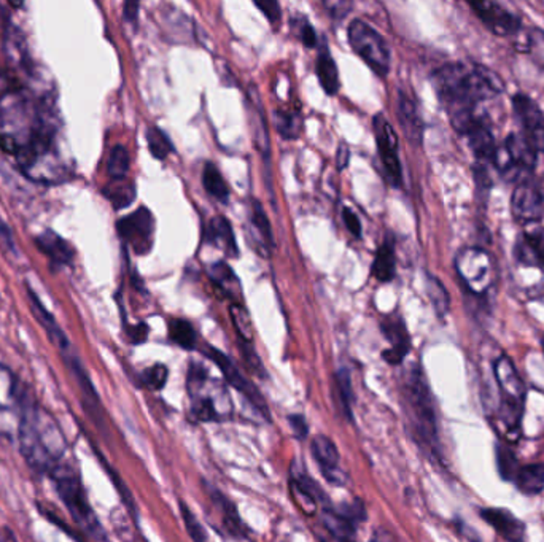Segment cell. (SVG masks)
I'll use <instances>...</instances> for the list:
<instances>
[{"label": "cell", "mask_w": 544, "mask_h": 542, "mask_svg": "<svg viewBox=\"0 0 544 542\" xmlns=\"http://www.w3.org/2000/svg\"><path fill=\"white\" fill-rule=\"evenodd\" d=\"M145 137H147L148 150L156 160H166L169 154L174 152L172 142H171L168 135L162 133L160 127H148Z\"/></svg>", "instance_id": "obj_40"}, {"label": "cell", "mask_w": 544, "mask_h": 542, "mask_svg": "<svg viewBox=\"0 0 544 542\" xmlns=\"http://www.w3.org/2000/svg\"><path fill=\"white\" fill-rule=\"evenodd\" d=\"M169 339L177 344L179 347L185 350H195L196 331L189 320L183 318H172L169 322Z\"/></svg>", "instance_id": "obj_36"}, {"label": "cell", "mask_w": 544, "mask_h": 542, "mask_svg": "<svg viewBox=\"0 0 544 542\" xmlns=\"http://www.w3.org/2000/svg\"><path fill=\"white\" fill-rule=\"evenodd\" d=\"M350 47L379 77L390 72V48L383 35L366 21L354 20L349 24Z\"/></svg>", "instance_id": "obj_7"}, {"label": "cell", "mask_w": 544, "mask_h": 542, "mask_svg": "<svg viewBox=\"0 0 544 542\" xmlns=\"http://www.w3.org/2000/svg\"><path fill=\"white\" fill-rule=\"evenodd\" d=\"M481 519L508 542H524L525 525L508 509H481Z\"/></svg>", "instance_id": "obj_21"}, {"label": "cell", "mask_w": 544, "mask_h": 542, "mask_svg": "<svg viewBox=\"0 0 544 542\" xmlns=\"http://www.w3.org/2000/svg\"><path fill=\"white\" fill-rule=\"evenodd\" d=\"M512 107L522 124V137L539 153L544 152V112L529 96L518 93L512 97Z\"/></svg>", "instance_id": "obj_12"}, {"label": "cell", "mask_w": 544, "mask_h": 542, "mask_svg": "<svg viewBox=\"0 0 544 542\" xmlns=\"http://www.w3.org/2000/svg\"><path fill=\"white\" fill-rule=\"evenodd\" d=\"M131 168V156L123 145H115L108 154L107 174L112 180H124Z\"/></svg>", "instance_id": "obj_38"}, {"label": "cell", "mask_w": 544, "mask_h": 542, "mask_svg": "<svg viewBox=\"0 0 544 542\" xmlns=\"http://www.w3.org/2000/svg\"><path fill=\"white\" fill-rule=\"evenodd\" d=\"M373 126H374L379 156H381V161L385 169V174L393 187L400 188L401 180H403V170H401V162L398 156L397 133L383 114H377L374 116Z\"/></svg>", "instance_id": "obj_11"}, {"label": "cell", "mask_w": 544, "mask_h": 542, "mask_svg": "<svg viewBox=\"0 0 544 542\" xmlns=\"http://www.w3.org/2000/svg\"><path fill=\"white\" fill-rule=\"evenodd\" d=\"M335 404L346 420H354V390L349 369H337L335 374Z\"/></svg>", "instance_id": "obj_29"}, {"label": "cell", "mask_w": 544, "mask_h": 542, "mask_svg": "<svg viewBox=\"0 0 544 542\" xmlns=\"http://www.w3.org/2000/svg\"><path fill=\"white\" fill-rule=\"evenodd\" d=\"M10 400L18 416V444L21 455L35 474L48 475L62 462L66 439L58 422L39 404L31 387L10 375Z\"/></svg>", "instance_id": "obj_1"}, {"label": "cell", "mask_w": 544, "mask_h": 542, "mask_svg": "<svg viewBox=\"0 0 544 542\" xmlns=\"http://www.w3.org/2000/svg\"><path fill=\"white\" fill-rule=\"evenodd\" d=\"M121 239L131 245L135 253L148 254L155 242V216L147 207H139L116 223Z\"/></svg>", "instance_id": "obj_10"}, {"label": "cell", "mask_w": 544, "mask_h": 542, "mask_svg": "<svg viewBox=\"0 0 544 542\" xmlns=\"http://www.w3.org/2000/svg\"><path fill=\"white\" fill-rule=\"evenodd\" d=\"M310 452L316 460L323 477L333 485H344L347 482V474L341 468V455L335 442L327 436L318 435L310 442Z\"/></svg>", "instance_id": "obj_16"}, {"label": "cell", "mask_w": 544, "mask_h": 542, "mask_svg": "<svg viewBox=\"0 0 544 542\" xmlns=\"http://www.w3.org/2000/svg\"><path fill=\"white\" fill-rule=\"evenodd\" d=\"M383 335L390 347L383 350V358L392 366H398L410 352V335L403 318L397 314L385 315L381 322Z\"/></svg>", "instance_id": "obj_15"}, {"label": "cell", "mask_w": 544, "mask_h": 542, "mask_svg": "<svg viewBox=\"0 0 544 542\" xmlns=\"http://www.w3.org/2000/svg\"><path fill=\"white\" fill-rule=\"evenodd\" d=\"M343 220L346 228L349 229L350 234L360 239L362 237V223L358 220V216L350 208L346 207L343 210Z\"/></svg>", "instance_id": "obj_51"}, {"label": "cell", "mask_w": 544, "mask_h": 542, "mask_svg": "<svg viewBox=\"0 0 544 542\" xmlns=\"http://www.w3.org/2000/svg\"><path fill=\"white\" fill-rule=\"evenodd\" d=\"M370 542H379V541H377V539H371Z\"/></svg>", "instance_id": "obj_59"}, {"label": "cell", "mask_w": 544, "mask_h": 542, "mask_svg": "<svg viewBox=\"0 0 544 542\" xmlns=\"http://www.w3.org/2000/svg\"><path fill=\"white\" fill-rule=\"evenodd\" d=\"M397 112L406 139L414 145H420L423 139L422 116L414 99L404 91H398Z\"/></svg>", "instance_id": "obj_23"}, {"label": "cell", "mask_w": 544, "mask_h": 542, "mask_svg": "<svg viewBox=\"0 0 544 542\" xmlns=\"http://www.w3.org/2000/svg\"><path fill=\"white\" fill-rule=\"evenodd\" d=\"M289 423L290 428L293 431V435L296 436V439H306L308 435H309V425H308V420H306V417L301 416V414H293V416H289Z\"/></svg>", "instance_id": "obj_50"}, {"label": "cell", "mask_w": 544, "mask_h": 542, "mask_svg": "<svg viewBox=\"0 0 544 542\" xmlns=\"http://www.w3.org/2000/svg\"><path fill=\"white\" fill-rule=\"evenodd\" d=\"M350 160V150L344 142L339 143V148H337V166L339 170H344V169L347 168V164H349Z\"/></svg>", "instance_id": "obj_55"}, {"label": "cell", "mask_w": 544, "mask_h": 542, "mask_svg": "<svg viewBox=\"0 0 544 542\" xmlns=\"http://www.w3.org/2000/svg\"><path fill=\"white\" fill-rule=\"evenodd\" d=\"M316 72L323 91L328 96L337 94V91H339V72H337V62L333 60V56L329 54L327 45L322 47L320 53L317 56Z\"/></svg>", "instance_id": "obj_31"}, {"label": "cell", "mask_w": 544, "mask_h": 542, "mask_svg": "<svg viewBox=\"0 0 544 542\" xmlns=\"http://www.w3.org/2000/svg\"><path fill=\"white\" fill-rule=\"evenodd\" d=\"M169 369L166 364H153L141 374L142 385L152 391H160L168 383Z\"/></svg>", "instance_id": "obj_44"}, {"label": "cell", "mask_w": 544, "mask_h": 542, "mask_svg": "<svg viewBox=\"0 0 544 542\" xmlns=\"http://www.w3.org/2000/svg\"><path fill=\"white\" fill-rule=\"evenodd\" d=\"M514 256L522 266L544 271V228L525 231L519 235Z\"/></svg>", "instance_id": "obj_22"}, {"label": "cell", "mask_w": 544, "mask_h": 542, "mask_svg": "<svg viewBox=\"0 0 544 542\" xmlns=\"http://www.w3.org/2000/svg\"><path fill=\"white\" fill-rule=\"evenodd\" d=\"M204 355L216 363L217 368L222 371L225 381H228L229 385L237 393H241L256 409V412H260V416L264 417L266 420H271L268 404L264 401V396L258 391V389L254 385V381H250L245 375L242 374L241 369L237 368L235 363L229 360V356L225 355L222 350L210 347V345L204 350Z\"/></svg>", "instance_id": "obj_9"}, {"label": "cell", "mask_w": 544, "mask_h": 542, "mask_svg": "<svg viewBox=\"0 0 544 542\" xmlns=\"http://www.w3.org/2000/svg\"><path fill=\"white\" fill-rule=\"evenodd\" d=\"M250 225H252V231L255 233L256 241H260L258 243L262 245V250L269 252V248L274 245V235L268 215L256 199H252L250 204Z\"/></svg>", "instance_id": "obj_33"}, {"label": "cell", "mask_w": 544, "mask_h": 542, "mask_svg": "<svg viewBox=\"0 0 544 542\" xmlns=\"http://www.w3.org/2000/svg\"><path fill=\"white\" fill-rule=\"evenodd\" d=\"M137 16H139V4L137 2H126L124 4V20L131 23V24H135Z\"/></svg>", "instance_id": "obj_56"}, {"label": "cell", "mask_w": 544, "mask_h": 542, "mask_svg": "<svg viewBox=\"0 0 544 542\" xmlns=\"http://www.w3.org/2000/svg\"><path fill=\"white\" fill-rule=\"evenodd\" d=\"M208 277L217 289H220L225 298H228L233 304H242L241 281L235 274V271L229 268L226 262H217L207 269Z\"/></svg>", "instance_id": "obj_27"}, {"label": "cell", "mask_w": 544, "mask_h": 542, "mask_svg": "<svg viewBox=\"0 0 544 542\" xmlns=\"http://www.w3.org/2000/svg\"><path fill=\"white\" fill-rule=\"evenodd\" d=\"M401 404L412 439L433 458L441 456L437 404L420 366H410L401 385Z\"/></svg>", "instance_id": "obj_3"}, {"label": "cell", "mask_w": 544, "mask_h": 542, "mask_svg": "<svg viewBox=\"0 0 544 542\" xmlns=\"http://www.w3.org/2000/svg\"><path fill=\"white\" fill-rule=\"evenodd\" d=\"M239 348H241L244 362L249 366L250 371H252L254 374L258 375V377L266 379V369L263 366L260 356L256 355L255 348L252 345V342L241 341V339H239Z\"/></svg>", "instance_id": "obj_46"}, {"label": "cell", "mask_w": 544, "mask_h": 542, "mask_svg": "<svg viewBox=\"0 0 544 542\" xmlns=\"http://www.w3.org/2000/svg\"><path fill=\"white\" fill-rule=\"evenodd\" d=\"M128 335L131 342L135 344V345L143 344V342L147 341L148 337L147 323H139V325H134V326H129Z\"/></svg>", "instance_id": "obj_52"}, {"label": "cell", "mask_w": 544, "mask_h": 542, "mask_svg": "<svg viewBox=\"0 0 544 542\" xmlns=\"http://www.w3.org/2000/svg\"><path fill=\"white\" fill-rule=\"evenodd\" d=\"M26 289L27 298H29L31 308H32V312H34L37 322L41 323V328L45 329L48 339L51 341L54 347L58 348V352H60V356H62V360H66L69 356L77 354L74 347H72V344L69 341L68 335L62 331V328L58 325V322L54 320L53 315L50 314L47 308H45V306L41 304L39 296L35 295L34 289H31L29 285H27Z\"/></svg>", "instance_id": "obj_20"}, {"label": "cell", "mask_w": 544, "mask_h": 542, "mask_svg": "<svg viewBox=\"0 0 544 542\" xmlns=\"http://www.w3.org/2000/svg\"><path fill=\"white\" fill-rule=\"evenodd\" d=\"M206 242L231 258H235L239 253L235 231L225 216H214L212 220L208 221L207 229H206Z\"/></svg>", "instance_id": "obj_26"}, {"label": "cell", "mask_w": 544, "mask_h": 542, "mask_svg": "<svg viewBox=\"0 0 544 542\" xmlns=\"http://www.w3.org/2000/svg\"><path fill=\"white\" fill-rule=\"evenodd\" d=\"M495 458H497V469L500 477L503 481L514 482L521 464H519L516 455L511 452L510 447L503 442H498L497 447H495Z\"/></svg>", "instance_id": "obj_37"}, {"label": "cell", "mask_w": 544, "mask_h": 542, "mask_svg": "<svg viewBox=\"0 0 544 542\" xmlns=\"http://www.w3.org/2000/svg\"><path fill=\"white\" fill-rule=\"evenodd\" d=\"M104 195L108 201L112 202L115 208L128 207L135 199L134 183L129 181L128 179L112 180V183L104 189Z\"/></svg>", "instance_id": "obj_35"}, {"label": "cell", "mask_w": 544, "mask_h": 542, "mask_svg": "<svg viewBox=\"0 0 544 542\" xmlns=\"http://www.w3.org/2000/svg\"><path fill=\"white\" fill-rule=\"evenodd\" d=\"M395 269H397L395 243L392 239H385L383 245L377 248L376 258L373 262V275L381 283H389L395 277Z\"/></svg>", "instance_id": "obj_32"}, {"label": "cell", "mask_w": 544, "mask_h": 542, "mask_svg": "<svg viewBox=\"0 0 544 542\" xmlns=\"http://www.w3.org/2000/svg\"><path fill=\"white\" fill-rule=\"evenodd\" d=\"M179 508H180L181 520L187 527L189 537L193 539V542H208L207 531L202 527V523L198 520V517L193 514V510L189 508V504L180 500L179 501Z\"/></svg>", "instance_id": "obj_43"}, {"label": "cell", "mask_w": 544, "mask_h": 542, "mask_svg": "<svg viewBox=\"0 0 544 542\" xmlns=\"http://www.w3.org/2000/svg\"><path fill=\"white\" fill-rule=\"evenodd\" d=\"M456 271L468 293L483 296L491 289L495 269L491 254L481 247L464 248L456 258Z\"/></svg>", "instance_id": "obj_8"}, {"label": "cell", "mask_w": 544, "mask_h": 542, "mask_svg": "<svg viewBox=\"0 0 544 542\" xmlns=\"http://www.w3.org/2000/svg\"><path fill=\"white\" fill-rule=\"evenodd\" d=\"M229 314H231V320H233L239 339L245 342L254 341V323H252V318L245 308L242 304H231Z\"/></svg>", "instance_id": "obj_41"}, {"label": "cell", "mask_w": 544, "mask_h": 542, "mask_svg": "<svg viewBox=\"0 0 544 542\" xmlns=\"http://www.w3.org/2000/svg\"><path fill=\"white\" fill-rule=\"evenodd\" d=\"M431 83L449 116L477 108L481 102L495 99L504 91L500 75L468 62L444 64L433 72Z\"/></svg>", "instance_id": "obj_2"}, {"label": "cell", "mask_w": 544, "mask_h": 542, "mask_svg": "<svg viewBox=\"0 0 544 542\" xmlns=\"http://www.w3.org/2000/svg\"><path fill=\"white\" fill-rule=\"evenodd\" d=\"M511 212L514 220L522 225L541 220L544 215L543 189L535 181H522L511 198Z\"/></svg>", "instance_id": "obj_14"}, {"label": "cell", "mask_w": 544, "mask_h": 542, "mask_svg": "<svg viewBox=\"0 0 544 542\" xmlns=\"http://www.w3.org/2000/svg\"><path fill=\"white\" fill-rule=\"evenodd\" d=\"M35 245L53 264L66 266L74 262L75 252L72 245L51 229H47L41 234L37 235Z\"/></svg>", "instance_id": "obj_24"}, {"label": "cell", "mask_w": 544, "mask_h": 542, "mask_svg": "<svg viewBox=\"0 0 544 542\" xmlns=\"http://www.w3.org/2000/svg\"><path fill=\"white\" fill-rule=\"evenodd\" d=\"M208 377L201 363H189L187 389L191 398V414L198 422H223L233 414L228 391L223 383Z\"/></svg>", "instance_id": "obj_5"}, {"label": "cell", "mask_w": 544, "mask_h": 542, "mask_svg": "<svg viewBox=\"0 0 544 542\" xmlns=\"http://www.w3.org/2000/svg\"><path fill=\"white\" fill-rule=\"evenodd\" d=\"M512 483L522 495H539L544 490L543 463H530V464L521 466Z\"/></svg>", "instance_id": "obj_30"}, {"label": "cell", "mask_w": 544, "mask_h": 542, "mask_svg": "<svg viewBox=\"0 0 544 542\" xmlns=\"http://www.w3.org/2000/svg\"><path fill=\"white\" fill-rule=\"evenodd\" d=\"M427 293L435 308L438 317H444L449 312L450 298L447 289L435 275H427Z\"/></svg>", "instance_id": "obj_39"}, {"label": "cell", "mask_w": 544, "mask_h": 542, "mask_svg": "<svg viewBox=\"0 0 544 542\" xmlns=\"http://www.w3.org/2000/svg\"><path fill=\"white\" fill-rule=\"evenodd\" d=\"M2 412H4V406H2V402H0V416H2Z\"/></svg>", "instance_id": "obj_58"}, {"label": "cell", "mask_w": 544, "mask_h": 542, "mask_svg": "<svg viewBox=\"0 0 544 542\" xmlns=\"http://www.w3.org/2000/svg\"><path fill=\"white\" fill-rule=\"evenodd\" d=\"M12 542H16V541H14V535H12Z\"/></svg>", "instance_id": "obj_60"}, {"label": "cell", "mask_w": 544, "mask_h": 542, "mask_svg": "<svg viewBox=\"0 0 544 542\" xmlns=\"http://www.w3.org/2000/svg\"><path fill=\"white\" fill-rule=\"evenodd\" d=\"M247 107H249L250 124H252L256 150L262 153L266 161H269L271 142H269L268 124H266V118H264V112H263L262 101L258 99L254 87L250 89L249 97H247Z\"/></svg>", "instance_id": "obj_25"}, {"label": "cell", "mask_w": 544, "mask_h": 542, "mask_svg": "<svg viewBox=\"0 0 544 542\" xmlns=\"http://www.w3.org/2000/svg\"><path fill=\"white\" fill-rule=\"evenodd\" d=\"M325 7H327L331 16H337V18L341 20V18H344L347 14L352 5L347 4V2H325Z\"/></svg>", "instance_id": "obj_53"}, {"label": "cell", "mask_w": 544, "mask_h": 542, "mask_svg": "<svg viewBox=\"0 0 544 542\" xmlns=\"http://www.w3.org/2000/svg\"><path fill=\"white\" fill-rule=\"evenodd\" d=\"M493 375L500 390V417L511 435H518L524 417V381L510 356H498L493 362Z\"/></svg>", "instance_id": "obj_6"}, {"label": "cell", "mask_w": 544, "mask_h": 542, "mask_svg": "<svg viewBox=\"0 0 544 542\" xmlns=\"http://www.w3.org/2000/svg\"><path fill=\"white\" fill-rule=\"evenodd\" d=\"M470 7L476 14L477 18L483 21L485 27L491 31L492 34L500 35V37H511L518 34L522 26V21L518 14H512L508 8L500 5L497 2H489V0H479V2H470Z\"/></svg>", "instance_id": "obj_13"}, {"label": "cell", "mask_w": 544, "mask_h": 542, "mask_svg": "<svg viewBox=\"0 0 544 542\" xmlns=\"http://www.w3.org/2000/svg\"><path fill=\"white\" fill-rule=\"evenodd\" d=\"M293 29L296 31V34L300 37L302 45L306 48H314L317 45V34L316 29L312 27L309 21L306 18H298V23L293 21Z\"/></svg>", "instance_id": "obj_47"}, {"label": "cell", "mask_w": 544, "mask_h": 542, "mask_svg": "<svg viewBox=\"0 0 544 542\" xmlns=\"http://www.w3.org/2000/svg\"><path fill=\"white\" fill-rule=\"evenodd\" d=\"M274 124H276L277 133L285 139H296L301 133L300 115L291 114L289 110H277L274 115Z\"/></svg>", "instance_id": "obj_42"}, {"label": "cell", "mask_w": 544, "mask_h": 542, "mask_svg": "<svg viewBox=\"0 0 544 542\" xmlns=\"http://www.w3.org/2000/svg\"><path fill=\"white\" fill-rule=\"evenodd\" d=\"M541 348H543V354H544V335H543V337H541Z\"/></svg>", "instance_id": "obj_57"}, {"label": "cell", "mask_w": 544, "mask_h": 542, "mask_svg": "<svg viewBox=\"0 0 544 542\" xmlns=\"http://www.w3.org/2000/svg\"><path fill=\"white\" fill-rule=\"evenodd\" d=\"M454 523H456V528H457L458 533L464 536L466 541L481 542V537H479V535H477L476 531L471 528V527H468V525H466L464 520H460V519H456V520H454Z\"/></svg>", "instance_id": "obj_54"}, {"label": "cell", "mask_w": 544, "mask_h": 542, "mask_svg": "<svg viewBox=\"0 0 544 542\" xmlns=\"http://www.w3.org/2000/svg\"><path fill=\"white\" fill-rule=\"evenodd\" d=\"M504 150L510 154L514 166L518 168L521 174L531 172L537 164L538 153L531 148L530 143L525 141L522 135L510 134L503 143Z\"/></svg>", "instance_id": "obj_28"}, {"label": "cell", "mask_w": 544, "mask_h": 542, "mask_svg": "<svg viewBox=\"0 0 544 542\" xmlns=\"http://www.w3.org/2000/svg\"><path fill=\"white\" fill-rule=\"evenodd\" d=\"M202 487L207 495L208 500L212 502V506L218 512V517L222 519L223 528L228 531L229 535L235 537H245L249 533V527L244 523L239 510L235 508V502L229 500L228 496L223 493L222 490L217 489L214 483L202 481Z\"/></svg>", "instance_id": "obj_19"}, {"label": "cell", "mask_w": 544, "mask_h": 542, "mask_svg": "<svg viewBox=\"0 0 544 542\" xmlns=\"http://www.w3.org/2000/svg\"><path fill=\"white\" fill-rule=\"evenodd\" d=\"M290 489L291 495L295 498L296 506L301 509L306 516H314L318 508V502L325 504V508H328V498L323 493L320 487L317 485L309 475L306 474V471L295 464L291 468V479H290Z\"/></svg>", "instance_id": "obj_17"}, {"label": "cell", "mask_w": 544, "mask_h": 542, "mask_svg": "<svg viewBox=\"0 0 544 542\" xmlns=\"http://www.w3.org/2000/svg\"><path fill=\"white\" fill-rule=\"evenodd\" d=\"M0 247L4 248L7 253L16 254L14 231L2 216H0Z\"/></svg>", "instance_id": "obj_48"}, {"label": "cell", "mask_w": 544, "mask_h": 542, "mask_svg": "<svg viewBox=\"0 0 544 542\" xmlns=\"http://www.w3.org/2000/svg\"><path fill=\"white\" fill-rule=\"evenodd\" d=\"M202 185L206 188L208 195L212 196L217 201L223 202V204L228 202V183L225 181L223 175L220 174V170L217 169L216 164H212V162L206 164L204 172H202Z\"/></svg>", "instance_id": "obj_34"}, {"label": "cell", "mask_w": 544, "mask_h": 542, "mask_svg": "<svg viewBox=\"0 0 544 542\" xmlns=\"http://www.w3.org/2000/svg\"><path fill=\"white\" fill-rule=\"evenodd\" d=\"M255 7L260 8L264 16L268 18L269 23H279L281 20V5L277 4L276 0H256Z\"/></svg>", "instance_id": "obj_49"}, {"label": "cell", "mask_w": 544, "mask_h": 542, "mask_svg": "<svg viewBox=\"0 0 544 542\" xmlns=\"http://www.w3.org/2000/svg\"><path fill=\"white\" fill-rule=\"evenodd\" d=\"M527 53L530 54L533 62L544 69V31L533 27L527 37Z\"/></svg>", "instance_id": "obj_45"}, {"label": "cell", "mask_w": 544, "mask_h": 542, "mask_svg": "<svg viewBox=\"0 0 544 542\" xmlns=\"http://www.w3.org/2000/svg\"><path fill=\"white\" fill-rule=\"evenodd\" d=\"M464 135L468 139L470 148L476 156L477 161L481 162V166L493 162L498 145L495 143L491 120L487 118V115L483 112L477 115L476 120L471 123Z\"/></svg>", "instance_id": "obj_18"}, {"label": "cell", "mask_w": 544, "mask_h": 542, "mask_svg": "<svg viewBox=\"0 0 544 542\" xmlns=\"http://www.w3.org/2000/svg\"><path fill=\"white\" fill-rule=\"evenodd\" d=\"M48 475L53 481L56 493L60 496L64 508L68 509L70 517L74 519V522L91 537H95L97 541H104L106 533L101 522L96 517L95 510L88 501L80 474L75 471L74 466L60 462Z\"/></svg>", "instance_id": "obj_4"}]
</instances>
